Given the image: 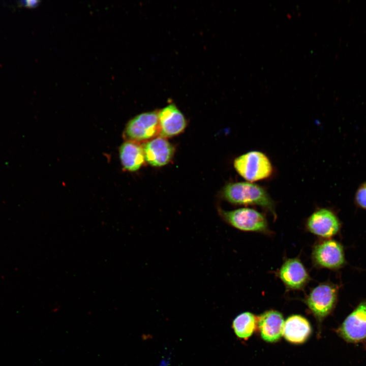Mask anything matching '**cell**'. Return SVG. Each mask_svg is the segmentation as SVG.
Listing matches in <instances>:
<instances>
[{
  "label": "cell",
  "mask_w": 366,
  "mask_h": 366,
  "mask_svg": "<svg viewBox=\"0 0 366 366\" xmlns=\"http://www.w3.org/2000/svg\"><path fill=\"white\" fill-rule=\"evenodd\" d=\"M142 147L145 160L155 167L167 164L172 159L174 152L171 144L161 136L150 139Z\"/></svg>",
  "instance_id": "30bf717a"
},
{
  "label": "cell",
  "mask_w": 366,
  "mask_h": 366,
  "mask_svg": "<svg viewBox=\"0 0 366 366\" xmlns=\"http://www.w3.org/2000/svg\"><path fill=\"white\" fill-rule=\"evenodd\" d=\"M354 201L358 207L366 209V181L358 187L355 194Z\"/></svg>",
  "instance_id": "2e32d148"
},
{
  "label": "cell",
  "mask_w": 366,
  "mask_h": 366,
  "mask_svg": "<svg viewBox=\"0 0 366 366\" xmlns=\"http://www.w3.org/2000/svg\"><path fill=\"white\" fill-rule=\"evenodd\" d=\"M278 276L286 288L291 290L303 289L311 279L307 268L297 257L286 259L278 272Z\"/></svg>",
  "instance_id": "ba28073f"
},
{
  "label": "cell",
  "mask_w": 366,
  "mask_h": 366,
  "mask_svg": "<svg viewBox=\"0 0 366 366\" xmlns=\"http://www.w3.org/2000/svg\"><path fill=\"white\" fill-rule=\"evenodd\" d=\"M338 288L329 282L322 283L312 289L304 300L320 324L332 312L338 298Z\"/></svg>",
  "instance_id": "277c9868"
},
{
  "label": "cell",
  "mask_w": 366,
  "mask_h": 366,
  "mask_svg": "<svg viewBox=\"0 0 366 366\" xmlns=\"http://www.w3.org/2000/svg\"><path fill=\"white\" fill-rule=\"evenodd\" d=\"M160 136L171 137L181 133L187 125L186 119L177 106L170 104L158 112Z\"/></svg>",
  "instance_id": "8fae6325"
},
{
  "label": "cell",
  "mask_w": 366,
  "mask_h": 366,
  "mask_svg": "<svg viewBox=\"0 0 366 366\" xmlns=\"http://www.w3.org/2000/svg\"><path fill=\"white\" fill-rule=\"evenodd\" d=\"M119 157L123 168L132 172L139 169L145 160L142 146L137 142L129 140L120 145Z\"/></svg>",
  "instance_id": "5bb4252c"
},
{
  "label": "cell",
  "mask_w": 366,
  "mask_h": 366,
  "mask_svg": "<svg viewBox=\"0 0 366 366\" xmlns=\"http://www.w3.org/2000/svg\"><path fill=\"white\" fill-rule=\"evenodd\" d=\"M306 226L312 234L325 238H330L338 233L340 222L336 215L327 208L315 211L307 219Z\"/></svg>",
  "instance_id": "9c48e42d"
},
{
  "label": "cell",
  "mask_w": 366,
  "mask_h": 366,
  "mask_svg": "<svg viewBox=\"0 0 366 366\" xmlns=\"http://www.w3.org/2000/svg\"><path fill=\"white\" fill-rule=\"evenodd\" d=\"M284 324L282 314L276 310L266 311L257 317V327L262 339L269 343L278 341L283 336Z\"/></svg>",
  "instance_id": "7c38bea8"
},
{
  "label": "cell",
  "mask_w": 366,
  "mask_h": 366,
  "mask_svg": "<svg viewBox=\"0 0 366 366\" xmlns=\"http://www.w3.org/2000/svg\"><path fill=\"white\" fill-rule=\"evenodd\" d=\"M218 211L226 223L240 231L266 234L271 233L266 217L254 209L245 207L225 210L219 208Z\"/></svg>",
  "instance_id": "7a4b0ae2"
},
{
  "label": "cell",
  "mask_w": 366,
  "mask_h": 366,
  "mask_svg": "<svg viewBox=\"0 0 366 366\" xmlns=\"http://www.w3.org/2000/svg\"><path fill=\"white\" fill-rule=\"evenodd\" d=\"M313 264L320 268L338 269L345 263L344 249L338 241L327 238L316 243L312 252Z\"/></svg>",
  "instance_id": "5b68a950"
},
{
  "label": "cell",
  "mask_w": 366,
  "mask_h": 366,
  "mask_svg": "<svg viewBox=\"0 0 366 366\" xmlns=\"http://www.w3.org/2000/svg\"><path fill=\"white\" fill-rule=\"evenodd\" d=\"M222 195L229 203L239 205L259 206L273 215L275 206L267 192L262 187L249 182H237L227 184Z\"/></svg>",
  "instance_id": "6da1fadb"
},
{
  "label": "cell",
  "mask_w": 366,
  "mask_h": 366,
  "mask_svg": "<svg viewBox=\"0 0 366 366\" xmlns=\"http://www.w3.org/2000/svg\"><path fill=\"white\" fill-rule=\"evenodd\" d=\"M160 133L158 112L149 111L139 114L127 124L124 136L127 140L135 142L152 139Z\"/></svg>",
  "instance_id": "8992f818"
},
{
  "label": "cell",
  "mask_w": 366,
  "mask_h": 366,
  "mask_svg": "<svg viewBox=\"0 0 366 366\" xmlns=\"http://www.w3.org/2000/svg\"><path fill=\"white\" fill-rule=\"evenodd\" d=\"M311 333L310 322L301 315H292L284 322L283 336L290 343L302 344L308 339Z\"/></svg>",
  "instance_id": "4fadbf2b"
},
{
  "label": "cell",
  "mask_w": 366,
  "mask_h": 366,
  "mask_svg": "<svg viewBox=\"0 0 366 366\" xmlns=\"http://www.w3.org/2000/svg\"><path fill=\"white\" fill-rule=\"evenodd\" d=\"M257 327V317L253 314L246 312L237 315L233 320L232 328L236 336L248 339Z\"/></svg>",
  "instance_id": "9a60e30c"
},
{
  "label": "cell",
  "mask_w": 366,
  "mask_h": 366,
  "mask_svg": "<svg viewBox=\"0 0 366 366\" xmlns=\"http://www.w3.org/2000/svg\"><path fill=\"white\" fill-rule=\"evenodd\" d=\"M234 167L241 176L250 182L267 178L272 172L269 159L259 151H251L236 158Z\"/></svg>",
  "instance_id": "3957f363"
},
{
  "label": "cell",
  "mask_w": 366,
  "mask_h": 366,
  "mask_svg": "<svg viewBox=\"0 0 366 366\" xmlns=\"http://www.w3.org/2000/svg\"><path fill=\"white\" fill-rule=\"evenodd\" d=\"M21 5L27 7H35L37 6L39 1H21L19 2Z\"/></svg>",
  "instance_id": "e0dca14e"
},
{
  "label": "cell",
  "mask_w": 366,
  "mask_h": 366,
  "mask_svg": "<svg viewBox=\"0 0 366 366\" xmlns=\"http://www.w3.org/2000/svg\"><path fill=\"white\" fill-rule=\"evenodd\" d=\"M338 333L345 341L351 343L366 338V300L360 302L347 317Z\"/></svg>",
  "instance_id": "52a82bcc"
}]
</instances>
